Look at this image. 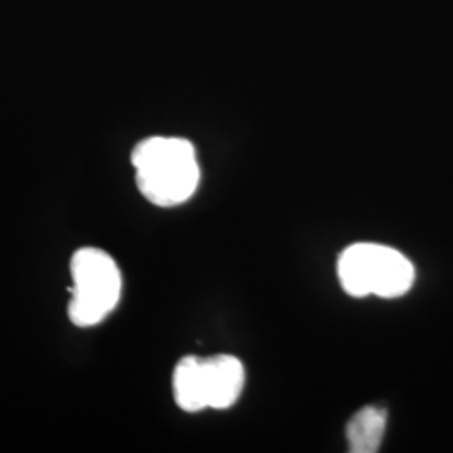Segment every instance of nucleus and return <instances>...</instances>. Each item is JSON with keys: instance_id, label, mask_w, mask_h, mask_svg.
Returning <instances> with one entry per match:
<instances>
[{"instance_id": "obj_1", "label": "nucleus", "mask_w": 453, "mask_h": 453, "mask_svg": "<svg viewBox=\"0 0 453 453\" xmlns=\"http://www.w3.org/2000/svg\"><path fill=\"white\" fill-rule=\"evenodd\" d=\"M138 190L158 207H177L194 196L200 183L195 148L185 138L151 136L131 153Z\"/></svg>"}, {"instance_id": "obj_2", "label": "nucleus", "mask_w": 453, "mask_h": 453, "mask_svg": "<svg viewBox=\"0 0 453 453\" xmlns=\"http://www.w3.org/2000/svg\"><path fill=\"white\" fill-rule=\"evenodd\" d=\"M341 288L353 297H400L415 282V267L405 256L383 243L357 242L338 259Z\"/></svg>"}, {"instance_id": "obj_3", "label": "nucleus", "mask_w": 453, "mask_h": 453, "mask_svg": "<svg viewBox=\"0 0 453 453\" xmlns=\"http://www.w3.org/2000/svg\"><path fill=\"white\" fill-rule=\"evenodd\" d=\"M71 277L69 319L81 327L104 321L118 306L123 289L121 273L113 257L95 247L80 249L71 259Z\"/></svg>"}, {"instance_id": "obj_4", "label": "nucleus", "mask_w": 453, "mask_h": 453, "mask_svg": "<svg viewBox=\"0 0 453 453\" xmlns=\"http://www.w3.org/2000/svg\"><path fill=\"white\" fill-rule=\"evenodd\" d=\"M202 378L207 408L226 410L235 405L245 387V370L239 357H202Z\"/></svg>"}, {"instance_id": "obj_5", "label": "nucleus", "mask_w": 453, "mask_h": 453, "mask_svg": "<svg viewBox=\"0 0 453 453\" xmlns=\"http://www.w3.org/2000/svg\"><path fill=\"white\" fill-rule=\"evenodd\" d=\"M387 432V411L378 406H365L346 425L348 447L353 453H376Z\"/></svg>"}, {"instance_id": "obj_6", "label": "nucleus", "mask_w": 453, "mask_h": 453, "mask_svg": "<svg viewBox=\"0 0 453 453\" xmlns=\"http://www.w3.org/2000/svg\"><path fill=\"white\" fill-rule=\"evenodd\" d=\"M173 395L177 405L187 413L207 410L202 378V357H187L180 359L173 372Z\"/></svg>"}]
</instances>
